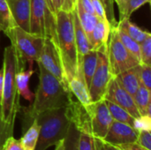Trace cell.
<instances>
[{
	"mask_svg": "<svg viewBox=\"0 0 151 150\" xmlns=\"http://www.w3.org/2000/svg\"><path fill=\"white\" fill-rule=\"evenodd\" d=\"M39 85L32 105L24 109L22 130L25 132L36 116L45 111L65 107L73 98L67 87L48 72L40 64Z\"/></svg>",
	"mask_w": 151,
	"mask_h": 150,
	"instance_id": "1",
	"label": "cell"
},
{
	"mask_svg": "<svg viewBox=\"0 0 151 150\" xmlns=\"http://www.w3.org/2000/svg\"><path fill=\"white\" fill-rule=\"evenodd\" d=\"M25 61L17 54L13 45L5 47L4 51V87L1 98L2 119L5 124H15L17 115L20 110L19 94L16 85V72L25 69Z\"/></svg>",
	"mask_w": 151,
	"mask_h": 150,
	"instance_id": "2",
	"label": "cell"
},
{
	"mask_svg": "<svg viewBox=\"0 0 151 150\" xmlns=\"http://www.w3.org/2000/svg\"><path fill=\"white\" fill-rule=\"evenodd\" d=\"M58 46L68 80L78 73V51L76 47L73 11H58L55 16Z\"/></svg>",
	"mask_w": 151,
	"mask_h": 150,
	"instance_id": "3",
	"label": "cell"
},
{
	"mask_svg": "<svg viewBox=\"0 0 151 150\" xmlns=\"http://www.w3.org/2000/svg\"><path fill=\"white\" fill-rule=\"evenodd\" d=\"M40 126V133L35 150H46L64 139L70 120L66 112V106L45 111L35 118Z\"/></svg>",
	"mask_w": 151,
	"mask_h": 150,
	"instance_id": "4",
	"label": "cell"
},
{
	"mask_svg": "<svg viewBox=\"0 0 151 150\" xmlns=\"http://www.w3.org/2000/svg\"><path fill=\"white\" fill-rule=\"evenodd\" d=\"M6 35L23 61L33 65L34 61L39 60L45 37L27 32L18 26L10 30Z\"/></svg>",
	"mask_w": 151,
	"mask_h": 150,
	"instance_id": "5",
	"label": "cell"
},
{
	"mask_svg": "<svg viewBox=\"0 0 151 150\" xmlns=\"http://www.w3.org/2000/svg\"><path fill=\"white\" fill-rule=\"evenodd\" d=\"M107 57L110 70L113 76L141 64V61L128 51L120 42L116 26L111 27L107 44Z\"/></svg>",
	"mask_w": 151,
	"mask_h": 150,
	"instance_id": "6",
	"label": "cell"
},
{
	"mask_svg": "<svg viewBox=\"0 0 151 150\" xmlns=\"http://www.w3.org/2000/svg\"><path fill=\"white\" fill-rule=\"evenodd\" d=\"M96 51L97 65L88 87L89 95L92 103L98 102L104 98L108 85L113 77L109 66L107 47H102Z\"/></svg>",
	"mask_w": 151,
	"mask_h": 150,
	"instance_id": "7",
	"label": "cell"
},
{
	"mask_svg": "<svg viewBox=\"0 0 151 150\" xmlns=\"http://www.w3.org/2000/svg\"><path fill=\"white\" fill-rule=\"evenodd\" d=\"M37 63L68 88V82L58 46V42L56 40L50 36L45 37L44 44Z\"/></svg>",
	"mask_w": 151,
	"mask_h": 150,
	"instance_id": "8",
	"label": "cell"
},
{
	"mask_svg": "<svg viewBox=\"0 0 151 150\" xmlns=\"http://www.w3.org/2000/svg\"><path fill=\"white\" fill-rule=\"evenodd\" d=\"M56 30L55 16L45 0H30V33L45 37Z\"/></svg>",
	"mask_w": 151,
	"mask_h": 150,
	"instance_id": "9",
	"label": "cell"
},
{
	"mask_svg": "<svg viewBox=\"0 0 151 150\" xmlns=\"http://www.w3.org/2000/svg\"><path fill=\"white\" fill-rule=\"evenodd\" d=\"M88 111L90 126L94 135L98 139H104L113 118L109 111L106 102L102 99L87 106Z\"/></svg>",
	"mask_w": 151,
	"mask_h": 150,
	"instance_id": "10",
	"label": "cell"
},
{
	"mask_svg": "<svg viewBox=\"0 0 151 150\" xmlns=\"http://www.w3.org/2000/svg\"><path fill=\"white\" fill-rule=\"evenodd\" d=\"M104 100L112 102L119 106L128 111L134 118L141 116L135 103L134 97L129 95L117 81L116 78L113 76L108 85L106 94L104 95Z\"/></svg>",
	"mask_w": 151,
	"mask_h": 150,
	"instance_id": "11",
	"label": "cell"
},
{
	"mask_svg": "<svg viewBox=\"0 0 151 150\" xmlns=\"http://www.w3.org/2000/svg\"><path fill=\"white\" fill-rule=\"evenodd\" d=\"M137 133L138 132L133 126L113 120L104 140L113 145L135 142Z\"/></svg>",
	"mask_w": 151,
	"mask_h": 150,
	"instance_id": "12",
	"label": "cell"
},
{
	"mask_svg": "<svg viewBox=\"0 0 151 150\" xmlns=\"http://www.w3.org/2000/svg\"><path fill=\"white\" fill-rule=\"evenodd\" d=\"M15 24L30 33V0H6Z\"/></svg>",
	"mask_w": 151,
	"mask_h": 150,
	"instance_id": "13",
	"label": "cell"
},
{
	"mask_svg": "<svg viewBox=\"0 0 151 150\" xmlns=\"http://www.w3.org/2000/svg\"><path fill=\"white\" fill-rule=\"evenodd\" d=\"M110 32L111 25L108 20L99 19L88 39L92 50H97L102 47H107Z\"/></svg>",
	"mask_w": 151,
	"mask_h": 150,
	"instance_id": "14",
	"label": "cell"
},
{
	"mask_svg": "<svg viewBox=\"0 0 151 150\" xmlns=\"http://www.w3.org/2000/svg\"><path fill=\"white\" fill-rule=\"evenodd\" d=\"M139 65H140L114 76L119 84L132 96L134 95L141 85L139 80Z\"/></svg>",
	"mask_w": 151,
	"mask_h": 150,
	"instance_id": "15",
	"label": "cell"
},
{
	"mask_svg": "<svg viewBox=\"0 0 151 150\" xmlns=\"http://www.w3.org/2000/svg\"><path fill=\"white\" fill-rule=\"evenodd\" d=\"M68 88L73 95L81 104L88 106L92 103L88 88L83 78L78 75L73 76L68 80Z\"/></svg>",
	"mask_w": 151,
	"mask_h": 150,
	"instance_id": "16",
	"label": "cell"
},
{
	"mask_svg": "<svg viewBox=\"0 0 151 150\" xmlns=\"http://www.w3.org/2000/svg\"><path fill=\"white\" fill-rule=\"evenodd\" d=\"M32 66L33 65H29V68L27 70L22 69L16 72V85L19 96H22L29 103H33L35 99V94L28 88L30 78L34 73Z\"/></svg>",
	"mask_w": 151,
	"mask_h": 150,
	"instance_id": "17",
	"label": "cell"
},
{
	"mask_svg": "<svg viewBox=\"0 0 151 150\" xmlns=\"http://www.w3.org/2000/svg\"><path fill=\"white\" fill-rule=\"evenodd\" d=\"M73 16L74 36H75L76 47H77V51H78V57H83L87 52L92 50V48H91L90 42L81 25V22L78 18L75 9L73 11Z\"/></svg>",
	"mask_w": 151,
	"mask_h": 150,
	"instance_id": "18",
	"label": "cell"
},
{
	"mask_svg": "<svg viewBox=\"0 0 151 150\" xmlns=\"http://www.w3.org/2000/svg\"><path fill=\"white\" fill-rule=\"evenodd\" d=\"M78 63H81L84 80L88 88L97 65V51L90 50L83 57H79Z\"/></svg>",
	"mask_w": 151,
	"mask_h": 150,
	"instance_id": "19",
	"label": "cell"
},
{
	"mask_svg": "<svg viewBox=\"0 0 151 150\" xmlns=\"http://www.w3.org/2000/svg\"><path fill=\"white\" fill-rule=\"evenodd\" d=\"M134 101L141 115L151 116V93L150 90L142 85H140L134 94Z\"/></svg>",
	"mask_w": 151,
	"mask_h": 150,
	"instance_id": "20",
	"label": "cell"
},
{
	"mask_svg": "<svg viewBox=\"0 0 151 150\" xmlns=\"http://www.w3.org/2000/svg\"><path fill=\"white\" fill-rule=\"evenodd\" d=\"M116 26L122 29L138 43H142L148 36L151 35L150 33H149L148 31H144L135 24L132 23L129 19H123L119 20V22H118Z\"/></svg>",
	"mask_w": 151,
	"mask_h": 150,
	"instance_id": "21",
	"label": "cell"
},
{
	"mask_svg": "<svg viewBox=\"0 0 151 150\" xmlns=\"http://www.w3.org/2000/svg\"><path fill=\"white\" fill-rule=\"evenodd\" d=\"M40 133V126L36 119H34L27 129L23 132L22 137L19 139L25 150H35Z\"/></svg>",
	"mask_w": 151,
	"mask_h": 150,
	"instance_id": "22",
	"label": "cell"
},
{
	"mask_svg": "<svg viewBox=\"0 0 151 150\" xmlns=\"http://www.w3.org/2000/svg\"><path fill=\"white\" fill-rule=\"evenodd\" d=\"M75 11L77 12L81 25L85 34H87L88 38L89 39L91 33H92L94 27H96L99 19L96 15L88 13L86 11H84L83 8L81 6V4L77 1H76V4H75Z\"/></svg>",
	"mask_w": 151,
	"mask_h": 150,
	"instance_id": "23",
	"label": "cell"
},
{
	"mask_svg": "<svg viewBox=\"0 0 151 150\" xmlns=\"http://www.w3.org/2000/svg\"><path fill=\"white\" fill-rule=\"evenodd\" d=\"M105 102H106L107 107L109 109V111H110L113 120L127 124L131 126H134V118L128 111H127L125 109H123L122 107L119 106L118 104H116L112 102H110L107 100H105Z\"/></svg>",
	"mask_w": 151,
	"mask_h": 150,
	"instance_id": "24",
	"label": "cell"
},
{
	"mask_svg": "<svg viewBox=\"0 0 151 150\" xmlns=\"http://www.w3.org/2000/svg\"><path fill=\"white\" fill-rule=\"evenodd\" d=\"M16 26L6 0H0V31L6 34Z\"/></svg>",
	"mask_w": 151,
	"mask_h": 150,
	"instance_id": "25",
	"label": "cell"
},
{
	"mask_svg": "<svg viewBox=\"0 0 151 150\" xmlns=\"http://www.w3.org/2000/svg\"><path fill=\"white\" fill-rule=\"evenodd\" d=\"M116 27H117L119 38L120 42H122V44L126 47V49L128 51H130L135 57H137L141 61V46H140V43H138L136 41H134L133 38H131L127 34H126L122 29H120L117 26H116Z\"/></svg>",
	"mask_w": 151,
	"mask_h": 150,
	"instance_id": "26",
	"label": "cell"
},
{
	"mask_svg": "<svg viewBox=\"0 0 151 150\" xmlns=\"http://www.w3.org/2000/svg\"><path fill=\"white\" fill-rule=\"evenodd\" d=\"M79 131L73 123L70 122L66 134L64 138L65 150H79Z\"/></svg>",
	"mask_w": 151,
	"mask_h": 150,
	"instance_id": "27",
	"label": "cell"
},
{
	"mask_svg": "<svg viewBox=\"0 0 151 150\" xmlns=\"http://www.w3.org/2000/svg\"><path fill=\"white\" fill-rule=\"evenodd\" d=\"M150 0H129L119 11V20L123 19H129L130 16L138 10L141 6L150 4Z\"/></svg>",
	"mask_w": 151,
	"mask_h": 150,
	"instance_id": "28",
	"label": "cell"
},
{
	"mask_svg": "<svg viewBox=\"0 0 151 150\" xmlns=\"http://www.w3.org/2000/svg\"><path fill=\"white\" fill-rule=\"evenodd\" d=\"M141 46V63L150 65H151V35L148 36L142 43Z\"/></svg>",
	"mask_w": 151,
	"mask_h": 150,
	"instance_id": "29",
	"label": "cell"
},
{
	"mask_svg": "<svg viewBox=\"0 0 151 150\" xmlns=\"http://www.w3.org/2000/svg\"><path fill=\"white\" fill-rule=\"evenodd\" d=\"M139 80L141 85L148 89H151V68L150 65L140 64L139 65Z\"/></svg>",
	"mask_w": 151,
	"mask_h": 150,
	"instance_id": "30",
	"label": "cell"
},
{
	"mask_svg": "<svg viewBox=\"0 0 151 150\" xmlns=\"http://www.w3.org/2000/svg\"><path fill=\"white\" fill-rule=\"evenodd\" d=\"M133 127L137 131H150L151 130V116L150 115H141L134 118Z\"/></svg>",
	"mask_w": 151,
	"mask_h": 150,
	"instance_id": "31",
	"label": "cell"
},
{
	"mask_svg": "<svg viewBox=\"0 0 151 150\" xmlns=\"http://www.w3.org/2000/svg\"><path fill=\"white\" fill-rule=\"evenodd\" d=\"M100 2L103 4L104 7L106 18L111 27H115L118 22L116 21L114 14V0H100Z\"/></svg>",
	"mask_w": 151,
	"mask_h": 150,
	"instance_id": "32",
	"label": "cell"
},
{
	"mask_svg": "<svg viewBox=\"0 0 151 150\" xmlns=\"http://www.w3.org/2000/svg\"><path fill=\"white\" fill-rule=\"evenodd\" d=\"M136 143L142 147L151 150V135L150 131H140L137 133V138L135 141Z\"/></svg>",
	"mask_w": 151,
	"mask_h": 150,
	"instance_id": "33",
	"label": "cell"
},
{
	"mask_svg": "<svg viewBox=\"0 0 151 150\" xmlns=\"http://www.w3.org/2000/svg\"><path fill=\"white\" fill-rule=\"evenodd\" d=\"M14 124H4L0 129V149L3 148L6 140L13 135Z\"/></svg>",
	"mask_w": 151,
	"mask_h": 150,
	"instance_id": "34",
	"label": "cell"
},
{
	"mask_svg": "<svg viewBox=\"0 0 151 150\" xmlns=\"http://www.w3.org/2000/svg\"><path fill=\"white\" fill-rule=\"evenodd\" d=\"M3 150H25L20 140H17L12 136H10L3 146Z\"/></svg>",
	"mask_w": 151,
	"mask_h": 150,
	"instance_id": "35",
	"label": "cell"
},
{
	"mask_svg": "<svg viewBox=\"0 0 151 150\" xmlns=\"http://www.w3.org/2000/svg\"><path fill=\"white\" fill-rule=\"evenodd\" d=\"M91 3H92L93 9H94L96 16L100 19H106L107 20L104 7L103 4L100 2V0H91Z\"/></svg>",
	"mask_w": 151,
	"mask_h": 150,
	"instance_id": "36",
	"label": "cell"
},
{
	"mask_svg": "<svg viewBox=\"0 0 151 150\" xmlns=\"http://www.w3.org/2000/svg\"><path fill=\"white\" fill-rule=\"evenodd\" d=\"M117 146L123 150H149L142 147L141 145H139L136 142H129V143L120 144V145H117Z\"/></svg>",
	"mask_w": 151,
	"mask_h": 150,
	"instance_id": "37",
	"label": "cell"
},
{
	"mask_svg": "<svg viewBox=\"0 0 151 150\" xmlns=\"http://www.w3.org/2000/svg\"><path fill=\"white\" fill-rule=\"evenodd\" d=\"M99 149L100 150H123L117 145H113L105 141L104 139H99Z\"/></svg>",
	"mask_w": 151,
	"mask_h": 150,
	"instance_id": "38",
	"label": "cell"
},
{
	"mask_svg": "<svg viewBox=\"0 0 151 150\" xmlns=\"http://www.w3.org/2000/svg\"><path fill=\"white\" fill-rule=\"evenodd\" d=\"M77 0H62V6L61 10L65 11H73L75 9Z\"/></svg>",
	"mask_w": 151,
	"mask_h": 150,
	"instance_id": "39",
	"label": "cell"
},
{
	"mask_svg": "<svg viewBox=\"0 0 151 150\" xmlns=\"http://www.w3.org/2000/svg\"><path fill=\"white\" fill-rule=\"evenodd\" d=\"M51 3V12L54 16L61 10L62 6V0H50Z\"/></svg>",
	"mask_w": 151,
	"mask_h": 150,
	"instance_id": "40",
	"label": "cell"
},
{
	"mask_svg": "<svg viewBox=\"0 0 151 150\" xmlns=\"http://www.w3.org/2000/svg\"><path fill=\"white\" fill-rule=\"evenodd\" d=\"M3 87H4V70L2 68L0 70V103H1V98H2Z\"/></svg>",
	"mask_w": 151,
	"mask_h": 150,
	"instance_id": "41",
	"label": "cell"
},
{
	"mask_svg": "<svg viewBox=\"0 0 151 150\" xmlns=\"http://www.w3.org/2000/svg\"><path fill=\"white\" fill-rule=\"evenodd\" d=\"M55 149L54 150H65V143H64V139H61L58 141L55 145Z\"/></svg>",
	"mask_w": 151,
	"mask_h": 150,
	"instance_id": "42",
	"label": "cell"
},
{
	"mask_svg": "<svg viewBox=\"0 0 151 150\" xmlns=\"http://www.w3.org/2000/svg\"><path fill=\"white\" fill-rule=\"evenodd\" d=\"M129 0H114V2H116L118 7H119V10H120Z\"/></svg>",
	"mask_w": 151,
	"mask_h": 150,
	"instance_id": "43",
	"label": "cell"
},
{
	"mask_svg": "<svg viewBox=\"0 0 151 150\" xmlns=\"http://www.w3.org/2000/svg\"><path fill=\"white\" fill-rule=\"evenodd\" d=\"M4 124V123L3 122V119H2V112H1V105H0V129H1V127L3 126Z\"/></svg>",
	"mask_w": 151,
	"mask_h": 150,
	"instance_id": "44",
	"label": "cell"
},
{
	"mask_svg": "<svg viewBox=\"0 0 151 150\" xmlns=\"http://www.w3.org/2000/svg\"><path fill=\"white\" fill-rule=\"evenodd\" d=\"M0 150H3V148H2V149H0Z\"/></svg>",
	"mask_w": 151,
	"mask_h": 150,
	"instance_id": "45",
	"label": "cell"
}]
</instances>
